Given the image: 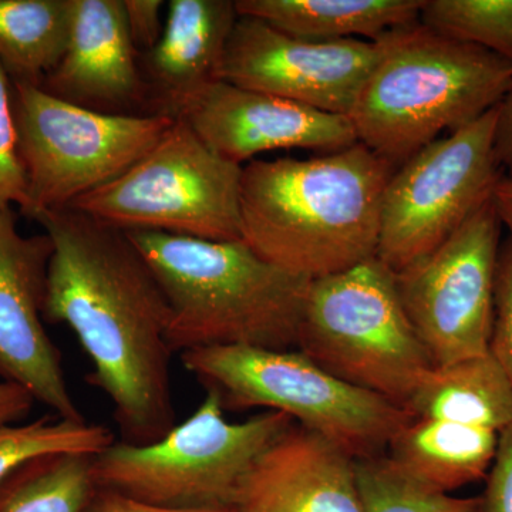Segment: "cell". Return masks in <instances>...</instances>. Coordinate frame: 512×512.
I'll list each match as a JSON object with an SVG mask.
<instances>
[{"label":"cell","mask_w":512,"mask_h":512,"mask_svg":"<svg viewBox=\"0 0 512 512\" xmlns=\"http://www.w3.org/2000/svg\"><path fill=\"white\" fill-rule=\"evenodd\" d=\"M380 56L377 42H312L279 32L264 20L239 16L221 67V80L348 116Z\"/></svg>","instance_id":"cell-12"},{"label":"cell","mask_w":512,"mask_h":512,"mask_svg":"<svg viewBox=\"0 0 512 512\" xmlns=\"http://www.w3.org/2000/svg\"><path fill=\"white\" fill-rule=\"evenodd\" d=\"M498 441L494 430L413 417L390 441L386 456L419 483L450 494L487 477Z\"/></svg>","instance_id":"cell-18"},{"label":"cell","mask_w":512,"mask_h":512,"mask_svg":"<svg viewBox=\"0 0 512 512\" xmlns=\"http://www.w3.org/2000/svg\"><path fill=\"white\" fill-rule=\"evenodd\" d=\"M501 228L491 198L439 248L394 274L433 366L490 352Z\"/></svg>","instance_id":"cell-11"},{"label":"cell","mask_w":512,"mask_h":512,"mask_svg":"<svg viewBox=\"0 0 512 512\" xmlns=\"http://www.w3.org/2000/svg\"><path fill=\"white\" fill-rule=\"evenodd\" d=\"M126 10L127 28L131 42L138 55L150 53L163 35L164 22L161 20V0H123Z\"/></svg>","instance_id":"cell-29"},{"label":"cell","mask_w":512,"mask_h":512,"mask_svg":"<svg viewBox=\"0 0 512 512\" xmlns=\"http://www.w3.org/2000/svg\"><path fill=\"white\" fill-rule=\"evenodd\" d=\"M215 154L237 165L276 150H345L357 141L348 116L325 113L217 82L185 110L183 117Z\"/></svg>","instance_id":"cell-14"},{"label":"cell","mask_w":512,"mask_h":512,"mask_svg":"<svg viewBox=\"0 0 512 512\" xmlns=\"http://www.w3.org/2000/svg\"><path fill=\"white\" fill-rule=\"evenodd\" d=\"M396 168L362 143L308 160L249 161L239 192L241 239L309 281L348 271L376 256Z\"/></svg>","instance_id":"cell-2"},{"label":"cell","mask_w":512,"mask_h":512,"mask_svg":"<svg viewBox=\"0 0 512 512\" xmlns=\"http://www.w3.org/2000/svg\"><path fill=\"white\" fill-rule=\"evenodd\" d=\"M481 512H512V424L500 433L497 456L481 495Z\"/></svg>","instance_id":"cell-28"},{"label":"cell","mask_w":512,"mask_h":512,"mask_svg":"<svg viewBox=\"0 0 512 512\" xmlns=\"http://www.w3.org/2000/svg\"><path fill=\"white\" fill-rule=\"evenodd\" d=\"M36 400L18 384L0 382V430L28 416Z\"/></svg>","instance_id":"cell-31"},{"label":"cell","mask_w":512,"mask_h":512,"mask_svg":"<svg viewBox=\"0 0 512 512\" xmlns=\"http://www.w3.org/2000/svg\"><path fill=\"white\" fill-rule=\"evenodd\" d=\"M365 512H481L480 497H453L431 490L383 456L355 460Z\"/></svg>","instance_id":"cell-23"},{"label":"cell","mask_w":512,"mask_h":512,"mask_svg":"<svg viewBox=\"0 0 512 512\" xmlns=\"http://www.w3.org/2000/svg\"><path fill=\"white\" fill-rule=\"evenodd\" d=\"M419 22L512 62V0H424Z\"/></svg>","instance_id":"cell-25"},{"label":"cell","mask_w":512,"mask_h":512,"mask_svg":"<svg viewBox=\"0 0 512 512\" xmlns=\"http://www.w3.org/2000/svg\"><path fill=\"white\" fill-rule=\"evenodd\" d=\"M12 101L28 181L20 211L33 220L116 180L177 120L100 113L28 83L12 82Z\"/></svg>","instance_id":"cell-9"},{"label":"cell","mask_w":512,"mask_h":512,"mask_svg":"<svg viewBox=\"0 0 512 512\" xmlns=\"http://www.w3.org/2000/svg\"><path fill=\"white\" fill-rule=\"evenodd\" d=\"M495 153L505 175L512 177V86L510 92L498 106L497 128H495Z\"/></svg>","instance_id":"cell-32"},{"label":"cell","mask_w":512,"mask_h":512,"mask_svg":"<svg viewBox=\"0 0 512 512\" xmlns=\"http://www.w3.org/2000/svg\"><path fill=\"white\" fill-rule=\"evenodd\" d=\"M296 349L330 375L403 409L433 367L404 311L396 275L376 256L311 281Z\"/></svg>","instance_id":"cell-7"},{"label":"cell","mask_w":512,"mask_h":512,"mask_svg":"<svg viewBox=\"0 0 512 512\" xmlns=\"http://www.w3.org/2000/svg\"><path fill=\"white\" fill-rule=\"evenodd\" d=\"M493 201L503 227L512 237V177L504 175L495 187Z\"/></svg>","instance_id":"cell-33"},{"label":"cell","mask_w":512,"mask_h":512,"mask_svg":"<svg viewBox=\"0 0 512 512\" xmlns=\"http://www.w3.org/2000/svg\"><path fill=\"white\" fill-rule=\"evenodd\" d=\"M490 353L512 386V237L501 242L495 276L493 332Z\"/></svg>","instance_id":"cell-27"},{"label":"cell","mask_w":512,"mask_h":512,"mask_svg":"<svg viewBox=\"0 0 512 512\" xmlns=\"http://www.w3.org/2000/svg\"><path fill=\"white\" fill-rule=\"evenodd\" d=\"M224 410L264 407L291 417L353 460L383 456L413 414L330 375L299 350L212 346L181 353Z\"/></svg>","instance_id":"cell-6"},{"label":"cell","mask_w":512,"mask_h":512,"mask_svg":"<svg viewBox=\"0 0 512 512\" xmlns=\"http://www.w3.org/2000/svg\"><path fill=\"white\" fill-rule=\"evenodd\" d=\"M83 512H244L239 508L227 510H188V508L161 507L134 500L114 491L96 488Z\"/></svg>","instance_id":"cell-30"},{"label":"cell","mask_w":512,"mask_h":512,"mask_svg":"<svg viewBox=\"0 0 512 512\" xmlns=\"http://www.w3.org/2000/svg\"><path fill=\"white\" fill-rule=\"evenodd\" d=\"M127 235L167 298L171 352L212 346L296 349L309 279L265 261L242 239Z\"/></svg>","instance_id":"cell-3"},{"label":"cell","mask_w":512,"mask_h":512,"mask_svg":"<svg viewBox=\"0 0 512 512\" xmlns=\"http://www.w3.org/2000/svg\"><path fill=\"white\" fill-rule=\"evenodd\" d=\"M35 220L52 239L43 319L69 326L93 362L90 386L113 404L124 443L150 444L175 426L170 306L127 232L82 212Z\"/></svg>","instance_id":"cell-1"},{"label":"cell","mask_w":512,"mask_h":512,"mask_svg":"<svg viewBox=\"0 0 512 512\" xmlns=\"http://www.w3.org/2000/svg\"><path fill=\"white\" fill-rule=\"evenodd\" d=\"M73 0H0V64L13 83L40 86L69 42Z\"/></svg>","instance_id":"cell-21"},{"label":"cell","mask_w":512,"mask_h":512,"mask_svg":"<svg viewBox=\"0 0 512 512\" xmlns=\"http://www.w3.org/2000/svg\"><path fill=\"white\" fill-rule=\"evenodd\" d=\"M39 87L84 109L148 116L140 55L123 0H73L66 52Z\"/></svg>","instance_id":"cell-15"},{"label":"cell","mask_w":512,"mask_h":512,"mask_svg":"<svg viewBox=\"0 0 512 512\" xmlns=\"http://www.w3.org/2000/svg\"><path fill=\"white\" fill-rule=\"evenodd\" d=\"M380 56L349 114L357 141L399 167L421 148L500 106L512 62L421 25L379 40Z\"/></svg>","instance_id":"cell-4"},{"label":"cell","mask_w":512,"mask_h":512,"mask_svg":"<svg viewBox=\"0 0 512 512\" xmlns=\"http://www.w3.org/2000/svg\"><path fill=\"white\" fill-rule=\"evenodd\" d=\"M113 443L107 427L56 414L6 427L0 430V481L30 458L60 453L96 456Z\"/></svg>","instance_id":"cell-24"},{"label":"cell","mask_w":512,"mask_h":512,"mask_svg":"<svg viewBox=\"0 0 512 512\" xmlns=\"http://www.w3.org/2000/svg\"><path fill=\"white\" fill-rule=\"evenodd\" d=\"M241 175L242 165L215 154L177 119L126 173L69 208L123 232L239 241Z\"/></svg>","instance_id":"cell-8"},{"label":"cell","mask_w":512,"mask_h":512,"mask_svg":"<svg viewBox=\"0 0 512 512\" xmlns=\"http://www.w3.org/2000/svg\"><path fill=\"white\" fill-rule=\"evenodd\" d=\"M414 417L501 433L512 424V386L490 352L433 366L407 403Z\"/></svg>","instance_id":"cell-20"},{"label":"cell","mask_w":512,"mask_h":512,"mask_svg":"<svg viewBox=\"0 0 512 512\" xmlns=\"http://www.w3.org/2000/svg\"><path fill=\"white\" fill-rule=\"evenodd\" d=\"M89 454L30 458L0 481V512H83L96 490Z\"/></svg>","instance_id":"cell-22"},{"label":"cell","mask_w":512,"mask_h":512,"mask_svg":"<svg viewBox=\"0 0 512 512\" xmlns=\"http://www.w3.org/2000/svg\"><path fill=\"white\" fill-rule=\"evenodd\" d=\"M16 221L12 208L0 211V382L18 384L62 419L86 421L43 323L52 239L23 237Z\"/></svg>","instance_id":"cell-13"},{"label":"cell","mask_w":512,"mask_h":512,"mask_svg":"<svg viewBox=\"0 0 512 512\" xmlns=\"http://www.w3.org/2000/svg\"><path fill=\"white\" fill-rule=\"evenodd\" d=\"M424 0H238L239 16L312 42L362 39L376 42L386 33L419 22Z\"/></svg>","instance_id":"cell-19"},{"label":"cell","mask_w":512,"mask_h":512,"mask_svg":"<svg viewBox=\"0 0 512 512\" xmlns=\"http://www.w3.org/2000/svg\"><path fill=\"white\" fill-rule=\"evenodd\" d=\"M237 508L244 512H365L355 460L298 424L252 468L239 491Z\"/></svg>","instance_id":"cell-16"},{"label":"cell","mask_w":512,"mask_h":512,"mask_svg":"<svg viewBox=\"0 0 512 512\" xmlns=\"http://www.w3.org/2000/svg\"><path fill=\"white\" fill-rule=\"evenodd\" d=\"M224 412L220 397L207 392L197 410L163 439L114 441L92 457L94 485L161 507L237 508L245 478L296 423L272 410L231 423Z\"/></svg>","instance_id":"cell-5"},{"label":"cell","mask_w":512,"mask_h":512,"mask_svg":"<svg viewBox=\"0 0 512 512\" xmlns=\"http://www.w3.org/2000/svg\"><path fill=\"white\" fill-rule=\"evenodd\" d=\"M498 106L399 165L384 191L376 258L399 274L447 241L504 177L495 153Z\"/></svg>","instance_id":"cell-10"},{"label":"cell","mask_w":512,"mask_h":512,"mask_svg":"<svg viewBox=\"0 0 512 512\" xmlns=\"http://www.w3.org/2000/svg\"><path fill=\"white\" fill-rule=\"evenodd\" d=\"M231 0H171L160 42L140 57L148 116L180 119L212 84L237 22Z\"/></svg>","instance_id":"cell-17"},{"label":"cell","mask_w":512,"mask_h":512,"mask_svg":"<svg viewBox=\"0 0 512 512\" xmlns=\"http://www.w3.org/2000/svg\"><path fill=\"white\" fill-rule=\"evenodd\" d=\"M28 181L13 114L12 80L0 64V211L26 202Z\"/></svg>","instance_id":"cell-26"}]
</instances>
